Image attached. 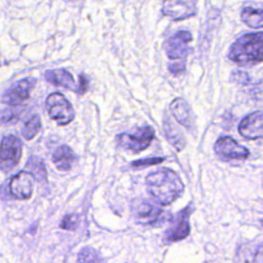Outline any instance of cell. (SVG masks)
<instances>
[{"mask_svg": "<svg viewBox=\"0 0 263 263\" xmlns=\"http://www.w3.org/2000/svg\"><path fill=\"white\" fill-rule=\"evenodd\" d=\"M146 187L148 193L161 205H168L184 191V184L178 174L166 167L150 173L146 177Z\"/></svg>", "mask_w": 263, "mask_h": 263, "instance_id": "1", "label": "cell"}, {"mask_svg": "<svg viewBox=\"0 0 263 263\" xmlns=\"http://www.w3.org/2000/svg\"><path fill=\"white\" fill-rule=\"evenodd\" d=\"M228 58L240 66L263 62V32L249 33L239 37L230 47Z\"/></svg>", "mask_w": 263, "mask_h": 263, "instance_id": "2", "label": "cell"}, {"mask_svg": "<svg viewBox=\"0 0 263 263\" xmlns=\"http://www.w3.org/2000/svg\"><path fill=\"white\" fill-rule=\"evenodd\" d=\"M48 115L60 125H66L73 121L75 117L71 103L60 92L50 93L45 102Z\"/></svg>", "mask_w": 263, "mask_h": 263, "instance_id": "3", "label": "cell"}, {"mask_svg": "<svg viewBox=\"0 0 263 263\" xmlns=\"http://www.w3.org/2000/svg\"><path fill=\"white\" fill-rule=\"evenodd\" d=\"M155 137L154 129L151 126H142L136 128L132 134L122 133L117 136V142L120 147L130 150L135 153L145 150Z\"/></svg>", "mask_w": 263, "mask_h": 263, "instance_id": "4", "label": "cell"}, {"mask_svg": "<svg viewBox=\"0 0 263 263\" xmlns=\"http://www.w3.org/2000/svg\"><path fill=\"white\" fill-rule=\"evenodd\" d=\"M21 155V140L12 135L4 137L0 144V170L7 173L14 168L20 162Z\"/></svg>", "mask_w": 263, "mask_h": 263, "instance_id": "5", "label": "cell"}, {"mask_svg": "<svg viewBox=\"0 0 263 263\" xmlns=\"http://www.w3.org/2000/svg\"><path fill=\"white\" fill-rule=\"evenodd\" d=\"M215 153L223 160H243L250 155L248 148L239 145L235 140L230 137L219 138L214 146Z\"/></svg>", "mask_w": 263, "mask_h": 263, "instance_id": "6", "label": "cell"}, {"mask_svg": "<svg viewBox=\"0 0 263 263\" xmlns=\"http://www.w3.org/2000/svg\"><path fill=\"white\" fill-rule=\"evenodd\" d=\"M137 221L141 224L152 225L166 219V213L160 208L142 199H136L132 205Z\"/></svg>", "mask_w": 263, "mask_h": 263, "instance_id": "7", "label": "cell"}, {"mask_svg": "<svg viewBox=\"0 0 263 263\" xmlns=\"http://www.w3.org/2000/svg\"><path fill=\"white\" fill-rule=\"evenodd\" d=\"M191 212L192 208L188 205L184 210L179 212L178 215L173 219V222L171 223V226L166 230L163 237L165 243H171L184 239L189 235V217Z\"/></svg>", "mask_w": 263, "mask_h": 263, "instance_id": "8", "label": "cell"}, {"mask_svg": "<svg viewBox=\"0 0 263 263\" xmlns=\"http://www.w3.org/2000/svg\"><path fill=\"white\" fill-rule=\"evenodd\" d=\"M191 39V34L188 31H180L172 36L164 45V49L168 59L184 62L189 52L188 44Z\"/></svg>", "mask_w": 263, "mask_h": 263, "instance_id": "9", "label": "cell"}, {"mask_svg": "<svg viewBox=\"0 0 263 263\" xmlns=\"http://www.w3.org/2000/svg\"><path fill=\"white\" fill-rule=\"evenodd\" d=\"M36 84V79L33 77H27L15 84L10 86L3 95L2 101L7 105H20L22 102L27 100L30 96L31 90Z\"/></svg>", "mask_w": 263, "mask_h": 263, "instance_id": "10", "label": "cell"}, {"mask_svg": "<svg viewBox=\"0 0 263 263\" xmlns=\"http://www.w3.org/2000/svg\"><path fill=\"white\" fill-rule=\"evenodd\" d=\"M34 176L27 171L18 172L9 182V191L16 199H28L31 197L34 185Z\"/></svg>", "mask_w": 263, "mask_h": 263, "instance_id": "11", "label": "cell"}, {"mask_svg": "<svg viewBox=\"0 0 263 263\" xmlns=\"http://www.w3.org/2000/svg\"><path fill=\"white\" fill-rule=\"evenodd\" d=\"M162 11L173 20L180 21L195 14V0H164Z\"/></svg>", "mask_w": 263, "mask_h": 263, "instance_id": "12", "label": "cell"}, {"mask_svg": "<svg viewBox=\"0 0 263 263\" xmlns=\"http://www.w3.org/2000/svg\"><path fill=\"white\" fill-rule=\"evenodd\" d=\"M239 134L248 140L263 138V111H256L247 115L238 125Z\"/></svg>", "mask_w": 263, "mask_h": 263, "instance_id": "13", "label": "cell"}, {"mask_svg": "<svg viewBox=\"0 0 263 263\" xmlns=\"http://www.w3.org/2000/svg\"><path fill=\"white\" fill-rule=\"evenodd\" d=\"M171 111L176 120L187 129L193 130L195 127V117L189 104L182 98H177L171 103Z\"/></svg>", "mask_w": 263, "mask_h": 263, "instance_id": "14", "label": "cell"}, {"mask_svg": "<svg viewBox=\"0 0 263 263\" xmlns=\"http://www.w3.org/2000/svg\"><path fill=\"white\" fill-rule=\"evenodd\" d=\"M44 78L53 85L63 86L68 89L78 91V86L76 85L72 74L65 69L48 70L44 73Z\"/></svg>", "mask_w": 263, "mask_h": 263, "instance_id": "15", "label": "cell"}, {"mask_svg": "<svg viewBox=\"0 0 263 263\" xmlns=\"http://www.w3.org/2000/svg\"><path fill=\"white\" fill-rule=\"evenodd\" d=\"M163 129H164V135H165L167 141L178 151L183 150L186 145L185 137H184L182 130L175 124V122L167 115H165L164 119H163Z\"/></svg>", "mask_w": 263, "mask_h": 263, "instance_id": "16", "label": "cell"}, {"mask_svg": "<svg viewBox=\"0 0 263 263\" xmlns=\"http://www.w3.org/2000/svg\"><path fill=\"white\" fill-rule=\"evenodd\" d=\"M76 160V155L73 150L67 146L62 145L55 149L52 154V161L60 171H69L72 168Z\"/></svg>", "mask_w": 263, "mask_h": 263, "instance_id": "17", "label": "cell"}, {"mask_svg": "<svg viewBox=\"0 0 263 263\" xmlns=\"http://www.w3.org/2000/svg\"><path fill=\"white\" fill-rule=\"evenodd\" d=\"M240 17L242 22L250 28H263V9L246 7L242 9Z\"/></svg>", "mask_w": 263, "mask_h": 263, "instance_id": "18", "label": "cell"}, {"mask_svg": "<svg viewBox=\"0 0 263 263\" xmlns=\"http://www.w3.org/2000/svg\"><path fill=\"white\" fill-rule=\"evenodd\" d=\"M26 168L34 176L35 180L40 183L47 181V173L44 165V162L41 158L37 156H31L26 164Z\"/></svg>", "mask_w": 263, "mask_h": 263, "instance_id": "19", "label": "cell"}, {"mask_svg": "<svg viewBox=\"0 0 263 263\" xmlns=\"http://www.w3.org/2000/svg\"><path fill=\"white\" fill-rule=\"evenodd\" d=\"M40 127H41L40 117L38 115L32 116L25 122V124L23 126V129H22L23 137L26 140H32L37 135Z\"/></svg>", "mask_w": 263, "mask_h": 263, "instance_id": "20", "label": "cell"}, {"mask_svg": "<svg viewBox=\"0 0 263 263\" xmlns=\"http://www.w3.org/2000/svg\"><path fill=\"white\" fill-rule=\"evenodd\" d=\"M23 111L18 105H12V107L0 111V122H9L14 120Z\"/></svg>", "mask_w": 263, "mask_h": 263, "instance_id": "21", "label": "cell"}, {"mask_svg": "<svg viewBox=\"0 0 263 263\" xmlns=\"http://www.w3.org/2000/svg\"><path fill=\"white\" fill-rule=\"evenodd\" d=\"M79 262H96L102 261V258L99 256L97 251L91 248H84L78 255Z\"/></svg>", "mask_w": 263, "mask_h": 263, "instance_id": "22", "label": "cell"}, {"mask_svg": "<svg viewBox=\"0 0 263 263\" xmlns=\"http://www.w3.org/2000/svg\"><path fill=\"white\" fill-rule=\"evenodd\" d=\"M78 225V216L75 214H69L65 216V218L62 220L61 228L67 229V230H74L76 229Z\"/></svg>", "mask_w": 263, "mask_h": 263, "instance_id": "23", "label": "cell"}, {"mask_svg": "<svg viewBox=\"0 0 263 263\" xmlns=\"http://www.w3.org/2000/svg\"><path fill=\"white\" fill-rule=\"evenodd\" d=\"M164 160L163 157H148L144 159H139L136 160L132 163L133 167H140V166H148V165H153V164H158Z\"/></svg>", "mask_w": 263, "mask_h": 263, "instance_id": "24", "label": "cell"}, {"mask_svg": "<svg viewBox=\"0 0 263 263\" xmlns=\"http://www.w3.org/2000/svg\"><path fill=\"white\" fill-rule=\"evenodd\" d=\"M168 70L172 74L174 75H178V74H181L182 72H184L185 70V62L183 61H177L173 64H170L168 66Z\"/></svg>", "mask_w": 263, "mask_h": 263, "instance_id": "25", "label": "cell"}, {"mask_svg": "<svg viewBox=\"0 0 263 263\" xmlns=\"http://www.w3.org/2000/svg\"><path fill=\"white\" fill-rule=\"evenodd\" d=\"M86 88H87V79H86V77L81 75L80 76V85L78 87V92L82 93L86 90Z\"/></svg>", "mask_w": 263, "mask_h": 263, "instance_id": "26", "label": "cell"}]
</instances>
